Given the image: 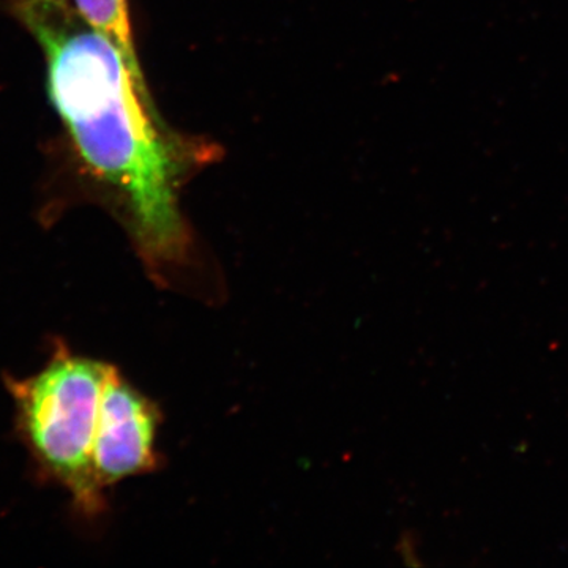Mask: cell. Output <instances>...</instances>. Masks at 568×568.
<instances>
[{"label": "cell", "mask_w": 568, "mask_h": 568, "mask_svg": "<svg viewBox=\"0 0 568 568\" xmlns=\"http://www.w3.org/2000/svg\"><path fill=\"white\" fill-rule=\"evenodd\" d=\"M160 413L112 365L103 392L102 433L93 469L104 493L130 477L152 473L159 466L155 450Z\"/></svg>", "instance_id": "obj_3"}, {"label": "cell", "mask_w": 568, "mask_h": 568, "mask_svg": "<svg viewBox=\"0 0 568 568\" xmlns=\"http://www.w3.org/2000/svg\"><path fill=\"white\" fill-rule=\"evenodd\" d=\"M112 365L74 353L54 339L36 375L3 376L13 403L14 433L39 480L69 493L82 518L102 517L106 493L97 484L93 459L102 433L103 392Z\"/></svg>", "instance_id": "obj_2"}, {"label": "cell", "mask_w": 568, "mask_h": 568, "mask_svg": "<svg viewBox=\"0 0 568 568\" xmlns=\"http://www.w3.org/2000/svg\"><path fill=\"white\" fill-rule=\"evenodd\" d=\"M43 50L48 93L82 162L115 193L152 280L170 286L192 261L181 186L192 151L171 136L118 47L70 0L18 3Z\"/></svg>", "instance_id": "obj_1"}, {"label": "cell", "mask_w": 568, "mask_h": 568, "mask_svg": "<svg viewBox=\"0 0 568 568\" xmlns=\"http://www.w3.org/2000/svg\"><path fill=\"white\" fill-rule=\"evenodd\" d=\"M28 2H65V0H14V3H28Z\"/></svg>", "instance_id": "obj_5"}, {"label": "cell", "mask_w": 568, "mask_h": 568, "mask_svg": "<svg viewBox=\"0 0 568 568\" xmlns=\"http://www.w3.org/2000/svg\"><path fill=\"white\" fill-rule=\"evenodd\" d=\"M71 6L85 24L103 33L114 47H118L136 81L148 88L134 44L129 0H73Z\"/></svg>", "instance_id": "obj_4"}]
</instances>
